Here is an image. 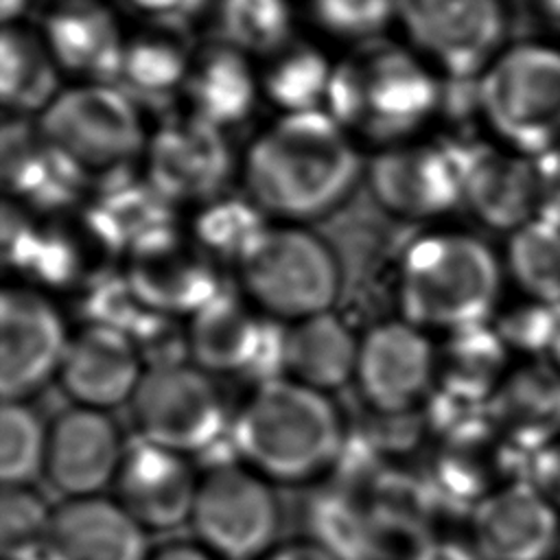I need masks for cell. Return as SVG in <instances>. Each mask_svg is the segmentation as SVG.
<instances>
[{
	"label": "cell",
	"instance_id": "4316f807",
	"mask_svg": "<svg viewBox=\"0 0 560 560\" xmlns=\"http://www.w3.org/2000/svg\"><path fill=\"white\" fill-rule=\"evenodd\" d=\"M59 66L42 35L4 24L0 39V94L18 114L44 112L59 94Z\"/></svg>",
	"mask_w": 560,
	"mask_h": 560
},
{
	"label": "cell",
	"instance_id": "7a4b0ae2",
	"mask_svg": "<svg viewBox=\"0 0 560 560\" xmlns=\"http://www.w3.org/2000/svg\"><path fill=\"white\" fill-rule=\"evenodd\" d=\"M245 466L267 481L302 483L339 455L343 427L328 394L289 376L258 383L232 420Z\"/></svg>",
	"mask_w": 560,
	"mask_h": 560
},
{
	"label": "cell",
	"instance_id": "ee69618b",
	"mask_svg": "<svg viewBox=\"0 0 560 560\" xmlns=\"http://www.w3.org/2000/svg\"><path fill=\"white\" fill-rule=\"evenodd\" d=\"M138 9L164 15V13H177L179 9L188 7L192 0H131Z\"/></svg>",
	"mask_w": 560,
	"mask_h": 560
},
{
	"label": "cell",
	"instance_id": "7bdbcfd3",
	"mask_svg": "<svg viewBox=\"0 0 560 560\" xmlns=\"http://www.w3.org/2000/svg\"><path fill=\"white\" fill-rule=\"evenodd\" d=\"M547 352L551 357V363L560 370V302L551 304V330Z\"/></svg>",
	"mask_w": 560,
	"mask_h": 560
},
{
	"label": "cell",
	"instance_id": "f6af8a7d",
	"mask_svg": "<svg viewBox=\"0 0 560 560\" xmlns=\"http://www.w3.org/2000/svg\"><path fill=\"white\" fill-rule=\"evenodd\" d=\"M26 2H28V0H0V4H2V20H4V24H11V22H13L22 11H24Z\"/></svg>",
	"mask_w": 560,
	"mask_h": 560
},
{
	"label": "cell",
	"instance_id": "ac0fdd59",
	"mask_svg": "<svg viewBox=\"0 0 560 560\" xmlns=\"http://www.w3.org/2000/svg\"><path fill=\"white\" fill-rule=\"evenodd\" d=\"M151 188L175 201L214 197L228 173L230 151L221 129L197 118L166 122L147 142Z\"/></svg>",
	"mask_w": 560,
	"mask_h": 560
},
{
	"label": "cell",
	"instance_id": "74e56055",
	"mask_svg": "<svg viewBox=\"0 0 560 560\" xmlns=\"http://www.w3.org/2000/svg\"><path fill=\"white\" fill-rule=\"evenodd\" d=\"M529 483H534L560 510V440L536 451L529 462Z\"/></svg>",
	"mask_w": 560,
	"mask_h": 560
},
{
	"label": "cell",
	"instance_id": "4dcf8cb0",
	"mask_svg": "<svg viewBox=\"0 0 560 560\" xmlns=\"http://www.w3.org/2000/svg\"><path fill=\"white\" fill-rule=\"evenodd\" d=\"M219 26L228 46L243 55H276L291 35L287 0H221Z\"/></svg>",
	"mask_w": 560,
	"mask_h": 560
},
{
	"label": "cell",
	"instance_id": "8fae6325",
	"mask_svg": "<svg viewBox=\"0 0 560 560\" xmlns=\"http://www.w3.org/2000/svg\"><path fill=\"white\" fill-rule=\"evenodd\" d=\"M376 201L402 219H435L464 201V149L427 142L385 147L368 168Z\"/></svg>",
	"mask_w": 560,
	"mask_h": 560
},
{
	"label": "cell",
	"instance_id": "ffe728a7",
	"mask_svg": "<svg viewBox=\"0 0 560 560\" xmlns=\"http://www.w3.org/2000/svg\"><path fill=\"white\" fill-rule=\"evenodd\" d=\"M42 37L59 70L85 83H105L122 70L127 42L114 13L98 0L59 2L46 18Z\"/></svg>",
	"mask_w": 560,
	"mask_h": 560
},
{
	"label": "cell",
	"instance_id": "7c38bea8",
	"mask_svg": "<svg viewBox=\"0 0 560 560\" xmlns=\"http://www.w3.org/2000/svg\"><path fill=\"white\" fill-rule=\"evenodd\" d=\"M70 335L55 304L26 287L0 298V392L26 400L59 374Z\"/></svg>",
	"mask_w": 560,
	"mask_h": 560
},
{
	"label": "cell",
	"instance_id": "e0dca14e",
	"mask_svg": "<svg viewBox=\"0 0 560 560\" xmlns=\"http://www.w3.org/2000/svg\"><path fill=\"white\" fill-rule=\"evenodd\" d=\"M144 372L140 348L127 330L90 322L70 337L57 376L74 405L109 411L131 402Z\"/></svg>",
	"mask_w": 560,
	"mask_h": 560
},
{
	"label": "cell",
	"instance_id": "8d00e7d4",
	"mask_svg": "<svg viewBox=\"0 0 560 560\" xmlns=\"http://www.w3.org/2000/svg\"><path fill=\"white\" fill-rule=\"evenodd\" d=\"M398 0H313L315 20L337 37L370 39L396 20Z\"/></svg>",
	"mask_w": 560,
	"mask_h": 560
},
{
	"label": "cell",
	"instance_id": "f1b7e54d",
	"mask_svg": "<svg viewBox=\"0 0 560 560\" xmlns=\"http://www.w3.org/2000/svg\"><path fill=\"white\" fill-rule=\"evenodd\" d=\"M508 267L514 280L545 304L560 302V217L536 214L510 236Z\"/></svg>",
	"mask_w": 560,
	"mask_h": 560
},
{
	"label": "cell",
	"instance_id": "484cf974",
	"mask_svg": "<svg viewBox=\"0 0 560 560\" xmlns=\"http://www.w3.org/2000/svg\"><path fill=\"white\" fill-rule=\"evenodd\" d=\"M186 92L192 116L223 129L243 120L256 101V77L247 55L232 46L208 50L190 66Z\"/></svg>",
	"mask_w": 560,
	"mask_h": 560
},
{
	"label": "cell",
	"instance_id": "836d02e7",
	"mask_svg": "<svg viewBox=\"0 0 560 560\" xmlns=\"http://www.w3.org/2000/svg\"><path fill=\"white\" fill-rule=\"evenodd\" d=\"M262 214L254 201L217 199L197 217L195 234L206 249L238 260L267 228Z\"/></svg>",
	"mask_w": 560,
	"mask_h": 560
},
{
	"label": "cell",
	"instance_id": "e575fe53",
	"mask_svg": "<svg viewBox=\"0 0 560 560\" xmlns=\"http://www.w3.org/2000/svg\"><path fill=\"white\" fill-rule=\"evenodd\" d=\"M52 508L31 486H4L0 529L4 553L13 560L42 556Z\"/></svg>",
	"mask_w": 560,
	"mask_h": 560
},
{
	"label": "cell",
	"instance_id": "7dc6e473",
	"mask_svg": "<svg viewBox=\"0 0 560 560\" xmlns=\"http://www.w3.org/2000/svg\"><path fill=\"white\" fill-rule=\"evenodd\" d=\"M57 2H66V0H57Z\"/></svg>",
	"mask_w": 560,
	"mask_h": 560
},
{
	"label": "cell",
	"instance_id": "60d3db41",
	"mask_svg": "<svg viewBox=\"0 0 560 560\" xmlns=\"http://www.w3.org/2000/svg\"><path fill=\"white\" fill-rule=\"evenodd\" d=\"M413 560H481L479 553L455 540H433L418 549Z\"/></svg>",
	"mask_w": 560,
	"mask_h": 560
},
{
	"label": "cell",
	"instance_id": "b9f144b4",
	"mask_svg": "<svg viewBox=\"0 0 560 560\" xmlns=\"http://www.w3.org/2000/svg\"><path fill=\"white\" fill-rule=\"evenodd\" d=\"M149 560H219L199 542H168L151 551Z\"/></svg>",
	"mask_w": 560,
	"mask_h": 560
},
{
	"label": "cell",
	"instance_id": "2e32d148",
	"mask_svg": "<svg viewBox=\"0 0 560 560\" xmlns=\"http://www.w3.org/2000/svg\"><path fill=\"white\" fill-rule=\"evenodd\" d=\"M199 479L188 455L138 438L116 475V501L147 532L175 529L190 521Z\"/></svg>",
	"mask_w": 560,
	"mask_h": 560
},
{
	"label": "cell",
	"instance_id": "4fadbf2b",
	"mask_svg": "<svg viewBox=\"0 0 560 560\" xmlns=\"http://www.w3.org/2000/svg\"><path fill=\"white\" fill-rule=\"evenodd\" d=\"M435 363V350L420 326L389 319L359 339L354 381L376 411L405 413L429 392Z\"/></svg>",
	"mask_w": 560,
	"mask_h": 560
},
{
	"label": "cell",
	"instance_id": "f35d334b",
	"mask_svg": "<svg viewBox=\"0 0 560 560\" xmlns=\"http://www.w3.org/2000/svg\"><path fill=\"white\" fill-rule=\"evenodd\" d=\"M536 171H538V184H540L538 214L560 217V147L538 155Z\"/></svg>",
	"mask_w": 560,
	"mask_h": 560
},
{
	"label": "cell",
	"instance_id": "d590c367",
	"mask_svg": "<svg viewBox=\"0 0 560 560\" xmlns=\"http://www.w3.org/2000/svg\"><path fill=\"white\" fill-rule=\"evenodd\" d=\"M188 61L182 48L164 37H140L127 42L120 77L136 90L162 94L177 88L188 77Z\"/></svg>",
	"mask_w": 560,
	"mask_h": 560
},
{
	"label": "cell",
	"instance_id": "603a6c76",
	"mask_svg": "<svg viewBox=\"0 0 560 560\" xmlns=\"http://www.w3.org/2000/svg\"><path fill=\"white\" fill-rule=\"evenodd\" d=\"M357 359L359 339L332 311L298 319L284 330L282 376L324 394L354 381Z\"/></svg>",
	"mask_w": 560,
	"mask_h": 560
},
{
	"label": "cell",
	"instance_id": "52a82bcc",
	"mask_svg": "<svg viewBox=\"0 0 560 560\" xmlns=\"http://www.w3.org/2000/svg\"><path fill=\"white\" fill-rule=\"evenodd\" d=\"M37 129L83 175L120 168L149 142L131 98L107 83L61 90L39 114Z\"/></svg>",
	"mask_w": 560,
	"mask_h": 560
},
{
	"label": "cell",
	"instance_id": "d4e9b609",
	"mask_svg": "<svg viewBox=\"0 0 560 560\" xmlns=\"http://www.w3.org/2000/svg\"><path fill=\"white\" fill-rule=\"evenodd\" d=\"M494 413L521 451L534 455L560 440V370L542 361L514 370L497 387Z\"/></svg>",
	"mask_w": 560,
	"mask_h": 560
},
{
	"label": "cell",
	"instance_id": "1f68e13d",
	"mask_svg": "<svg viewBox=\"0 0 560 560\" xmlns=\"http://www.w3.org/2000/svg\"><path fill=\"white\" fill-rule=\"evenodd\" d=\"M48 429L26 400H4L0 411V477L4 486H31L44 475Z\"/></svg>",
	"mask_w": 560,
	"mask_h": 560
},
{
	"label": "cell",
	"instance_id": "44dd1931",
	"mask_svg": "<svg viewBox=\"0 0 560 560\" xmlns=\"http://www.w3.org/2000/svg\"><path fill=\"white\" fill-rule=\"evenodd\" d=\"M464 201L486 225L514 232L540 210L536 162L483 144L464 149Z\"/></svg>",
	"mask_w": 560,
	"mask_h": 560
},
{
	"label": "cell",
	"instance_id": "9c48e42d",
	"mask_svg": "<svg viewBox=\"0 0 560 560\" xmlns=\"http://www.w3.org/2000/svg\"><path fill=\"white\" fill-rule=\"evenodd\" d=\"M129 407L140 440L184 455L210 448L228 424L219 387L195 363L153 365Z\"/></svg>",
	"mask_w": 560,
	"mask_h": 560
},
{
	"label": "cell",
	"instance_id": "9a60e30c",
	"mask_svg": "<svg viewBox=\"0 0 560 560\" xmlns=\"http://www.w3.org/2000/svg\"><path fill=\"white\" fill-rule=\"evenodd\" d=\"M470 527L481 560H547L560 540L558 508L529 481L481 497Z\"/></svg>",
	"mask_w": 560,
	"mask_h": 560
},
{
	"label": "cell",
	"instance_id": "d6a6232c",
	"mask_svg": "<svg viewBox=\"0 0 560 560\" xmlns=\"http://www.w3.org/2000/svg\"><path fill=\"white\" fill-rule=\"evenodd\" d=\"M503 343L499 335L486 330L481 324L455 330L446 352L451 392L472 402L494 392L505 363Z\"/></svg>",
	"mask_w": 560,
	"mask_h": 560
},
{
	"label": "cell",
	"instance_id": "8992f818",
	"mask_svg": "<svg viewBox=\"0 0 560 560\" xmlns=\"http://www.w3.org/2000/svg\"><path fill=\"white\" fill-rule=\"evenodd\" d=\"M477 105L516 153L560 147V52L521 44L497 55L479 74Z\"/></svg>",
	"mask_w": 560,
	"mask_h": 560
},
{
	"label": "cell",
	"instance_id": "277c9868",
	"mask_svg": "<svg viewBox=\"0 0 560 560\" xmlns=\"http://www.w3.org/2000/svg\"><path fill=\"white\" fill-rule=\"evenodd\" d=\"M501 289L497 256L466 232H431L402 254L398 295L407 322L420 328L479 326Z\"/></svg>",
	"mask_w": 560,
	"mask_h": 560
},
{
	"label": "cell",
	"instance_id": "83f0119b",
	"mask_svg": "<svg viewBox=\"0 0 560 560\" xmlns=\"http://www.w3.org/2000/svg\"><path fill=\"white\" fill-rule=\"evenodd\" d=\"M4 177L15 195L35 203H61L70 199L83 173L61 155L42 133L15 129V138L4 136Z\"/></svg>",
	"mask_w": 560,
	"mask_h": 560
},
{
	"label": "cell",
	"instance_id": "5bb4252c",
	"mask_svg": "<svg viewBox=\"0 0 560 560\" xmlns=\"http://www.w3.org/2000/svg\"><path fill=\"white\" fill-rule=\"evenodd\" d=\"M125 451L107 411L72 405L48 427L44 475L63 499L96 497L116 481Z\"/></svg>",
	"mask_w": 560,
	"mask_h": 560
},
{
	"label": "cell",
	"instance_id": "7402d4cb",
	"mask_svg": "<svg viewBox=\"0 0 560 560\" xmlns=\"http://www.w3.org/2000/svg\"><path fill=\"white\" fill-rule=\"evenodd\" d=\"M129 289L147 308L158 311L195 313L219 295L208 262L166 232L133 247Z\"/></svg>",
	"mask_w": 560,
	"mask_h": 560
},
{
	"label": "cell",
	"instance_id": "3957f363",
	"mask_svg": "<svg viewBox=\"0 0 560 560\" xmlns=\"http://www.w3.org/2000/svg\"><path fill=\"white\" fill-rule=\"evenodd\" d=\"M438 98L433 68L413 50L365 42L332 68L326 112L348 133L389 147L413 133L435 112Z\"/></svg>",
	"mask_w": 560,
	"mask_h": 560
},
{
	"label": "cell",
	"instance_id": "ba28073f",
	"mask_svg": "<svg viewBox=\"0 0 560 560\" xmlns=\"http://www.w3.org/2000/svg\"><path fill=\"white\" fill-rule=\"evenodd\" d=\"M190 525L219 560H258L276 547L280 505L271 481L249 466L225 462L201 479Z\"/></svg>",
	"mask_w": 560,
	"mask_h": 560
},
{
	"label": "cell",
	"instance_id": "30bf717a",
	"mask_svg": "<svg viewBox=\"0 0 560 560\" xmlns=\"http://www.w3.org/2000/svg\"><path fill=\"white\" fill-rule=\"evenodd\" d=\"M411 50L455 79L481 74L505 33L501 0H398Z\"/></svg>",
	"mask_w": 560,
	"mask_h": 560
},
{
	"label": "cell",
	"instance_id": "cb8c5ba5",
	"mask_svg": "<svg viewBox=\"0 0 560 560\" xmlns=\"http://www.w3.org/2000/svg\"><path fill=\"white\" fill-rule=\"evenodd\" d=\"M267 326L238 300L217 295L192 313L186 335L188 352L208 374L254 372Z\"/></svg>",
	"mask_w": 560,
	"mask_h": 560
},
{
	"label": "cell",
	"instance_id": "5b68a950",
	"mask_svg": "<svg viewBox=\"0 0 560 560\" xmlns=\"http://www.w3.org/2000/svg\"><path fill=\"white\" fill-rule=\"evenodd\" d=\"M236 262L245 295L276 319L293 324L332 311L341 293L335 249L298 223L267 225Z\"/></svg>",
	"mask_w": 560,
	"mask_h": 560
},
{
	"label": "cell",
	"instance_id": "d6986e66",
	"mask_svg": "<svg viewBox=\"0 0 560 560\" xmlns=\"http://www.w3.org/2000/svg\"><path fill=\"white\" fill-rule=\"evenodd\" d=\"M147 529L103 494L52 508L42 560H149Z\"/></svg>",
	"mask_w": 560,
	"mask_h": 560
},
{
	"label": "cell",
	"instance_id": "f546056e",
	"mask_svg": "<svg viewBox=\"0 0 560 560\" xmlns=\"http://www.w3.org/2000/svg\"><path fill=\"white\" fill-rule=\"evenodd\" d=\"M332 68L315 48L287 46L273 55L260 88L284 114L322 109L319 103H326Z\"/></svg>",
	"mask_w": 560,
	"mask_h": 560
},
{
	"label": "cell",
	"instance_id": "bcb514c9",
	"mask_svg": "<svg viewBox=\"0 0 560 560\" xmlns=\"http://www.w3.org/2000/svg\"><path fill=\"white\" fill-rule=\"evenodd\" d=\"M536 2H538V7H540L547 15L560 20V0H536Z\"/></svg>",
	"mask_w": 560,
	"mask_h": 560
},
{
	"label": "cell",
	"instance_id": "6da1fadb",
	"mask_svg": "<svg viewBox=\"0 0 560 560\" xmlns=\"http://www.w3.org/2000/svg\"><path fill=\"white\" fill-rule=\"evenodd\" d=\"M359 175L357 147L326 109L282 114L243 158L249 201L284 223L330 214L350 197Z\"/></svg>",
	"mask_w": 560,
	"mask_h": 560
},
{
	"label": "cell",
	"instance_id": "ab89813d",
	"mask_svg": "<svg viewBox=\"0 0 560 560\" xmlns=\"http://www.w3.org/2000/svg\"><path fill=\"white\" fill-rule=\"evenodd\" d=\"M258 560H339V558L317 540H293V542L276 545Z\"/></svg>",
	"mask_w": 560,
	"mask_h": 560
}]
</instances>
